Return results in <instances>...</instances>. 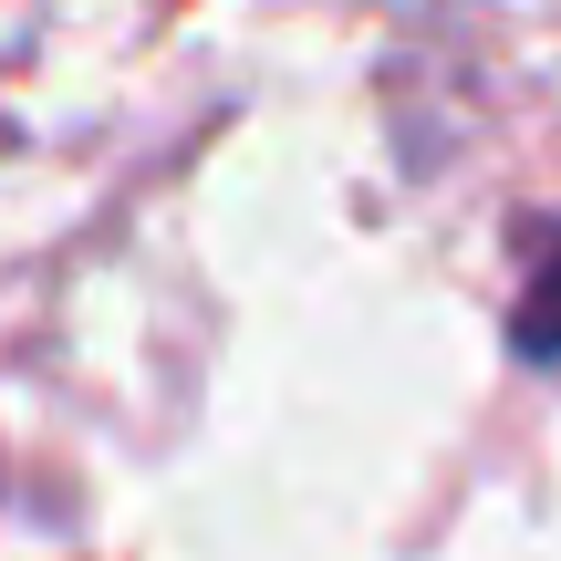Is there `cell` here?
Here are the masks:
<instances>
[{"label": "cell", "mask_w": 561, "mask_h": 561, "mask_svg": "<svg viewBox=\"0 0 561 561\" xmlns=\"http://www.w3.org/2000/svg\"><path fill=\"white\" fill-rule=\"evenodd\" d=\"M510 343H520L530 364H561V229L541 240V261H530V291H520V322H510Z\"/></svg>", "instance_id": "obj_1"}]
</instances>
